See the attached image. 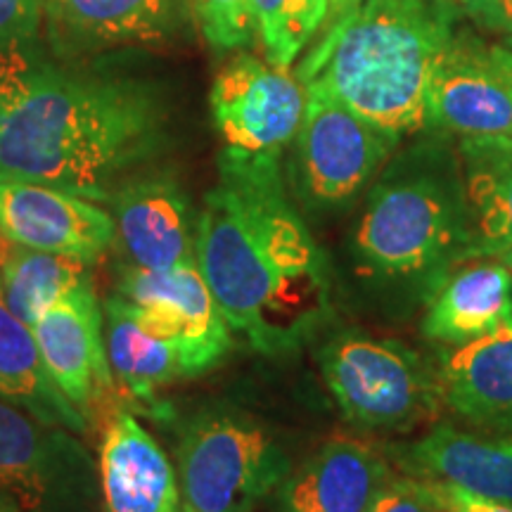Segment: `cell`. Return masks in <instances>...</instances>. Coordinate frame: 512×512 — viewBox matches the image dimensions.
Listing matches in <instances>:
<instances>
[{
  "instance_id": "cell-1",
  "label": "cell",
  "mask_w": 512,
  "mask_h": 512,
  "mask_svg": "<svg viewBox=\"0 0 512 512\" xmlns=\"http://www.w3.org/2000/svg\"><path fill=\"white\" fill-rule=\"evenodd\" d=\"M197 216L195 261L235 337L254 351L297 354L332 316L335 273L285 192L280 157L221 150Z\"/></svg>"
},
{
  "instance_id": "cell-2",
  "label": "cell",
  "mask_w": 512,
  "mask_h": 512,
  "mask_svg": "<svg viewBox=\"0 0 512 512\" xmlns=\"http://www.w3.org/2000/svg\"><path fill=\"white\" fill-rule=\"evenodd\" d=\"M166 105L138 76L38 60L0 138V181L53 185L107 204L166 145Z\"/></svg>"
},
{
  "instance_id": "cell-3",
  "label": "cell",
  "mask_w": 512,
  "mask_h": 512,
  "mask_svg": "<svg viewBox=\"0 0 512 512\" xmlns=\"http://www.w3.org/2000/svg\"><path fill=\"white\" fill-rule=\"evenodd\" d=\"M467 252L470 214L460 155L448 133L432 131L394 152L370 183L349 230V273L373 309L406 316L467 264Z\"/></svg>"
},
{
  "instance_id": "cell-4",
  "label": "cell",
  "mask_w": 512,
  "mask_h": 512,
  "mask_svg": "<svg viewBox=\"0 0 512 512\" xmlns=\"http://www.w3.org/2000/svg\"><path fill=\"white\" fill-rule=\"evenodd\" d=\"M453 0H358L294 74L396 138L425 131L434 62L456 34Z\"/></svg>"
},
{
  "instance_id": "cell-5",
  "label": "cell",
  "mask_w": 512,
  "mask_h": 512,
  "mask_svg": "<svg viewBox=\"0 0 512 512\" xmlns=\"http://www.w3.org/2000/svg\"><path fill=\"white\" fill-rule=\"evenodd\" d=\"M292 467V444L285 434L242 406H202L178 430L183 512H254Z\"/></svg>"
},
{
  "instance_id": "cell-6",
  "label": "cell",
  "mask_w": 512,
  "mask_h": 512,
  "mask_svg": "<svg viewBox=\"0 0 512 512\" xmlns=\"http://www.w3.org/2000/svg\"><path fill=\"white\" fill-rule=\"evenodd\" d=\"M318 366L339 411L363 432L411 434L446 411L434 361L399 339L337 330L320 344Z\"/></svg>"
},
{
  "instance_id": "cell-7",
  "label": "cell",
  "mask_w": 512,
  "mask_h": 512,
  "mask_svg": "<svg viewBox=\"0 0 512 512\" xmlns=\"http://www.w3.org/2000/svg\"><path fill=\"white\" fill-rule=\"evenodd\" d=\"M304 88L306 110L292 152L294 195L313 214L347 209L394 157L401 138L361 119L320 86Z\"/></svg>"
},
{
  "instance_id": "cell-8",
  "label": "cell",
  "mask_w": 512,
  "mask_h": 512,
  "mask_svg": "<svg viewBox=\"0 0 512 512\" xmlns=\"http://www.w3.org/2000/svg\"><path fill=\"white\" fill-rule=\"evenodd\" d=\"M0 494L27 512H105L98 460L64 427L0 396Z\"/></svg>"
},
{
  "instance_id": "cell-9",
  "label": "cell",
  "mask_w": 512,
  "mask_h": 512,
  "mask_svg": "<svg viewBox=\"0 0 512 512\" xmlns=\"http://www.w3.org/2000/svg\"><path fill=\"white\" fill-rule=\"evenodd\" d=\"M114 294L152 337L176 351L185 377L221 366L235 347L233 330L195 259L169 271L119 266Z\"/></svg>"
},
{
  "instance_id": "cell-10",
  "label": "cell",
  "mask_w": 512,
  "mask_h": 512,
  "mask_svg": "<svg viewBox=\"0 0 512 512\" xmlns=\"http://www.w3.org/2000/svg\"><path fill=\"white\" fill-rule=\"evenodd\" d=\"M209 107L223 150L245 157H280L302 126L306 88L290 69L240 53L214 76Z\"/></svg>"
},
{
  "instance_id": "cell-11",
  "label": "cell",
  "mask_w": 512,
  "mask_h": 512,
  "mask_svg": "<svg viewBox=\"0 0 512 512\" xmlns=\"http://www.w3.org/2000/svg\"><path fill=\"white\" fill-rule=\"evenodd\" d=\"M425 128L458 138L512 136V83L498 46L456 31L434 62Z\"/></svg>"
},
{
  "instance_id": "cell-12",
  "label": "cell",
  "mask_w": 512,
  "mask_h": 512,
  "mask_svg": "<svg viewBox=\"0 0 512 512\" xmlns=\"http://www.w3.org/2000/svg\"><path fill=\"white\" fill-rule=\"evenodd\" d=\"M48 375L88 425L114 394L105 318L93 275L57 297L31 328Z\"/></svg>"
},
{
  "instance_id": "cell-13",
  "label": "cell",
  "mask_w": 512,
  "mask_h": 512,
  "mask_svg": "<svg viewBox=\"0 0 512 512\" xmlns=\"http://www.w3.org/2000/svg\"><path fill=\"white\" fill-rule=\"evenodd\" d=\"M107 204L119 266L169 271L195 259L197 219L188 192L169 171L128 178Z\"/></svg>"
},
{
  "instance_id": "cell-14",
  "label": "cell",
  "mask_w": 512,
  "mask_h": 512,
  "mask_svg": "<svg viewBox=\"0 0 512 512\" xmlns=\"http://www.w3.org/2000/svg\"><path fill=\"white\" fill-rule=\"evenodd\" d=\"M0 235L93 266L112 247L114 221L100 202L74 192L43 183L0 181Z\"/></svg>"
},
{
  "instance_id": "cell-15",
  "label": "cell",
  "mask_w": 512,
  "mask_h": 512,
  "mask_svg": "<svg viewBox=\"0 0 512 512\" xmlns=\"http://www.w3.org/2000/svg\"><path fill=\"white\" fill-rule=\"evenodd\" d=\"M188 0H46V34L57 57L169 43L190 19Z\"/></svg>"
},
{
  "instance_id": "cell-16",
  "label": "cell",
  "mask_w": 512,
  "mask_h": 512,
  "mask_svg": "<svg viewBox=\"0 0 512 512\" xmlns=\"http://www.w3.org/2000/svg\"><path fill=\"white\" fill-rule=\"evenodd\" d=\"M384 453L403 475L512 503V434L432 425L415 441L387 444Z\"/></svg>"
},
{
  "instance_id": "cell-17",
  "label": "cell",
  "mask_w": 512,
  "mask_h": 512,
  "mask_svg": "<svg viewBox=\"0 0 512 512\" xmlns=\"http://www.w3.org/2000/svg\"><path fill=\"white\" fill-rule=\"evenodd\" d=\"M392 475L384 446L335 437L292 467L271 496L273 512H366Z\"/></svg>"
},
{
  "instance_id": "cell-18",
  "label": "cell",
  "mask_w": 512,
  "mask_h": 512,
  "mask_svg": "<svg viewBox=\"0 0 512 512\" xmlns=\"http://www.w3.org/2000/svg\"><path fill=\"white\" fill-rule=\"evenodd\" d=\"M98 475L105 512H183L176 463L128 408L105 422Z\"/></svg>"
},
{
  "instance_id": "cell-19",
  "label": "cell",
  "mask_w": 512,
  "mask_h": 512,
  "mask_svg": "<svg viewBox=\"0 0 512 512\" xmlns=\"http://www.w3.org/2000/svg\"><path fill=\"white\" fill-rule=\"evenodd\" d=\"M434 366L453 418L479 432L512 434V323L472 342L437 347Z\"/></svg>"
},
{
  "instance_id": "cell-20",
  "label": "cell",
  "mask_w": 512,
  "mask_h": 512,
  "mask_svg": "<svg viewBox=\"0 0 512 512\" xmlns=\"http://www.w3.org/2000/svg\"><path fill=\"white\" fill-rule=\"evenodd\" d=\"M512 323V273L501 259L458 266L425 304L420 330L437 347H456Z\"/></svg>"
},
{
  "instance_id": "cell-21",
  "label": "cell",
  "mask_w": 512,
  "mask_h": 512,
  "mask_svg": "<svg viewBox=\"0 0 512 512\" xmlns=\"http://www.w3.org/2000/svg\"><path fill=\"white\" fill-rule=\"evenodd\" d=\"M463 188L470 214L467 261L512 252V136L460 138Z\"/></svg>"
},
{
  "instance_id": "cell-22",
  "label": "cell",
  "mask_w": 512,
  "mask_h": 512,
  "mask_svg": "<svg viewBox=\"0 0 512 512\" xmlns=\"http://www.w3.org/2000/svg\"><path fill=\"white\" fill-rule=\"evenodd\" d=\"M102 318L112 377L124 399L147 418H169L171 411L159 399V389L185 377L176 351L152 337L114 292L102 304Z\"/></svg>"
},
{
  "instance_id": "cell-23",
  "label": "cell",
  "mask_w": 512,
  "mask_h": 512,
  "mask_svg": "<svg viewBox=\"0 0 512 512\" xmlns=\"http://www.w3.org/2000/svg\"><path fill=\"white\" fill-rule=\"evenodd\" d=\"M0 396L48 425L72 430L79 437L91 425L64 399L38 354L34 332L5 302L0 285Z\"/></svg>"
},
{
  "instance_id": "cell-24",
  "label": "cell",
  "mask_w": 512,
  "mask_h": 512,
  "mask_svg": "<svg viewBox=\"0 0 512 512\" xmlns=\"http://www.w3.org/2000/svg\"><path fill=\"white\" fill-rule=\"evenodd\" d=\"M91 278V266L69 256L38 252L0 235V285L5 302L29 328L41 313L83 280Z\"/></svg>"
},
{
  "instance_id": "cell-25",
  "label": "cell",
  "mask_w": 512,
  "mask_h": 512,
  "mask_svg": "<svg viewBox=\"0 0 512 512\" xmlns=\"http://www.w3.org/2000/svg\"><path fill=\"white\" fill-rule=\"evenodd\" d=\"M330 15V0H252L254 36L268 64L290 69Z\"/></svg>"
},
{
  "instance_id": "cell-26",
  "label": "cell",
  "mask_w": 512,
  "mask_h": 512,
  "mask_svg": "<svg viewBox=\"0 0 512 512\" xmlns=\"http://www.w3.org/2000/svg\"><path fill=\"white\" fill-rule=\"evenodd\" d=\"M204 41L219 53L245 48L254 38L252 0H188Z\"/></svg>"
},
{
  "instance_id": "cell-27",
  "label": "cell",
  "mask_w": 512,
  "mask_h": 512,
  "mask_svg": "<svg viewBox=\"0 0 512 512\" xmlns=\"http://www.w3.org/2000/svg\"><path fill=\"white\" fill-rule=\"evenodd\" d=\"M366 512H446L432 484L411 475H394L382 484Z\"/></svg>"
},
{
  "instance_id": "cell-28",
  "label": "cell",
  "mask_w": 512,
  "mask_h": 512,
  "mask_svg": "<svg viewBox=\"0 0 512 512\" xmlns=\"http://www.w3.org/2000/svg\"><path fill=\"white\" fill-rule=\"evenodd\" d=\"M36 64L38 57L31 53V46L0 48V138H3L5 121H8Z\"/></svg>"
},
{
  "instance_id": "cell-29",
  "label": "cell",
  "mask_w": 512,
  "mask_h": 512,
  "mask_svg": "<svg viewBox=\"0 0 512 512\" xmlns=\"http://www.w3.org/2000/svg\"><path fill=\"white\" fill-rule=\"evenodd\" d=\"M43 12L46 0H0V48L31 46Z\"/></svg>"
},
{
  "instance_id": "cell-30",
  "label": "cell",
  "mask_w": 512,
  "mask_h": 512,
  "mask_svg": "<svg viewBox=\"0 0 512 512\" xmlns=\"http://www.w3.org/2000/svg\"><path fill=\"white\" fill-rule=\"evenodd\" d=\"M430 484L446 512H512V503H503V501H494V498L470 494V491L460 489V486H453V484H444V482H430Z\"/></svg>"
},
{
  "instance_id": "cell-31",
  "label": "cell",
  "mask_w": 512,
  "mask_h": 512,
  "mask_svg": "<svg viewBox=\"0 0 512 512\" xmlns=\"http://www.w3.org/2000/svg\"><path fill=\"white\" fill-rule=\"evenodd\" d=\"M465 5L479 27L512 36V0H467Z\"/></svg>"
},
{
  "instance_id": "cell-32",
  "label": "cell",
  "mask_w": 512,
  "mask_h": 512,
  "mask_svg": "<svg viewBox=\"0 0 512 512\" xmlns=\"http://www.w3.org/2000/svg\"><path fill=\"white\" fill-rule=\"evenodd\" d=\"M358 5V0H330V19L332 22H337V19H342L347 12H351Z\"/></svg>"
},
{
  "instance_id": "cell-33",
  "label": "cell",
  "mask_w": 512,
  "mask_h": 512,
  "mask_svg": "<svg viewBox=\"0 0 512 512\" xmlns=\"http://www.w3.org/2000/svg\"><path fill=\"white\" fill-rule=\"evenodd\" d=\"M0 512H27L17 501H12L10 496L0 494Z\"/></svg>"
},
{
  "instance_id": "cell-34",
  "label": "cell",
  "mask_w": 512,
  "mask_h": 512,
  "mask_svg": "<svg viewBox=\"0 0 512 512\" xmlns=\"http://www.w3.org/2000/svg\"><path fill=\"white\" fill-rule=\"evenodd\" d=\"M498 55H501V60H503V67H505V72H508V76H510V83H512V50H508L503 46H498Z\"/></svg>"
},
{
  "instance_id": "cell-35",
  "label": "cell",
  "mask_w": 512,
  "mask_h": 512,
  "mask_svg": "<svg viewBox=\"0 0 512 512\" xmlns=\"http://www.w3.org/2000/svg\"><path fill=\"white\" fill-rule=\"evenodd\" d=\"M498 259H501V261H503V264L510 268V273H512V252H508V254H503V256H498Z\"/></svg>"
},
{
  "instance_id": "cell-36",
  "label": "cell",
  "mask_w": 512,
  "mask_h": 512,
  "mask_svg": "<svg viewBox=\"0 0 512 512\" xmlns=\"http://www.w3.org/2000/svg\"><path fill=\"white\" fill-rule=\"evenodd\" d=\"M503 46L508 48V50H512V36H505V38H503Z\"/></svg>"
},
{
  "instance_id": "cell-37",
  "label": "cell",
  "mask_w": 512,
  "mask_h": 512,
  "mask_svg": "<svg viewBox=\"0 0 512 512\" xmlns=\"http://www.w3.org/2000/svg\"><path fill=\"white\" fill-rule=\"evenodd\" d=\"M458 3H467V0H458Z\"/></svg>"
}]
</instances>
